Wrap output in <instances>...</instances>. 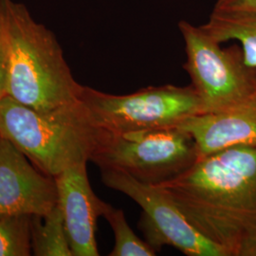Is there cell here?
I'll return each instance as SVG.
<instances>
[{"mask_svg":"<svg viewBox=\"0 0 256 256\" xmlns=\"http://www.w3.org/2000/svg\"><path fill=\"white\" fill-rule=\"evenodd\" d=\"M167 192L192 226L236 256L256 230V146L200 156L182 174L155 185Z\"/></svg>","mask_w":256,"mask_h":256,"instance_id":"cell-1","label":"cell"},{"mask_svg":"<svg viewBox=\"0 0 256 256\" xmlns=\"http://www.w3.org/2000/svg\"><path fill=\"white\" fill-rule=\"evenodd\" d=\"M0 10L9 34L7 95L43 113L79 101L84 86L74 79L54 32L24 4L0 0Z\"/></svg>","mask_w":256,"mask_h":256,"instance_id":"cell-2","label":"cell"},{"mask_svg":"<svg viewBox=\"0 0 256 256\" xmlns=\"http://www.w3.org/2000/svg\"><path fill=\"white\" fill-rule=\"evenodd\" d=\"M104 132L81 100L43 113L8 95L0 99V136L54 178L90 160Z\"/></svg>","mask_w":256,"mask_h":256,"instance_id":"cell-3","label":"cell"},{"mask_svg":"<svg viewBox=\"0 0 256 256\" xmlns=\"http://www.w3.org/2000/svg\"><path fill=\"white\" fill-rule=\"evenodd\" d=\"M198 158L194 138L180 128L113 134L106 131L92 160L100 169L126 172L158 185L182 174Z\"/></svg>","mask_w":256,"mask_h":256,"instance_id":"cell-4","label":"cell"},{"mask_svg":"<svg viewBox=\"0 0 256 256\" xmlns=\"http://www.w3.org/2000/svg\"><path fill=\"white\" fill-rule=\"evenodd\" d=\"M80 100L96 124L113 134L178 128L185 120L203 114L192 84L149 86L128 95H111L84 86Z\"/></svg>","mask_w":256,"mask_h":256,"instance_id":"cell-5","label":"cell"},{"mask_svg":"<svg viewBox=\"0 0 256 256\" xmlns=\"http://www.w3.org/2000/svg\"><path fill=\"white\" fill-rule=\"evenodd\" d=\"M187 61L183 66L202 102L204 113L236 108L256 94V70L244 63L242 50L222 48L202 27L180 21Z\"/></svg>","mask_w":256,"mask_h":256,"instance_id":"cell-6","label":"cell"},{"mask_svg":"<svg viewBox=\"0 0 256 256\" xmlns=\"http://www.w3.org/2000/svg\"><path fill=\"white\" fill-rule=\"evenodd\" d=\"M101 172L106 186L126 194L140 206L138 227L156 250L171 246L188 256H230L225 248L196 229L172 198L158 186L140 182L116 169L102 168Z\"/></svg>","mask_w":256,"mask_h":256,"instance_id":"cell-7","label":"cell"},{"mask_svg":"<svg viewBox=\"0 0 256 256\" xmlns=\"http://www.w3.org/2000/svg\"><path fill=\"white\" fill-rule=\"evenodd\" d=\"M28 160L0 136V218L45 216L58 205L54 178Z\"/></svg>","mask_w":256,"mask_h":256,"instance_id":"cell-8","label":"cell"},{"mask_svg":"<svg viewBox=\"0 0 256 256\" xmlns=\"http://www.w3.org/2000/svg\"><path fill=\"white\" fill-rule=\"evenodd\" d=\"M58 206L74 256H98L96 223L102 216L106 202L93 192L86 164L74 165L54 178Z\"/></svg>","mask_w":256,"mask_h":256,"instance_id":"cell-9","label":"cell"},{"mask_svg":"<svg viewBox=\"0 0 256 256\" xmlns=\"http://www.w3.org/2000/svg\"><path fill=\"white\" fill-rule=\"evenodd\" d=\"M178 128L194 138L198 158L232 147L256 146V94L236 108L192 116Z\"/></svg>","mask_w":256,"mask_h":256,"instance_id":"cell-10","label":"cell"},{"mask_svg":"<svg viewBox=\"0 0 256 256\" xmlns=\"http://www.w3.org/2000/svg\"><path fill=\"white\" fill-rule=\"evenodd\" d=\"M202 30L218 43L238 40L244 63L256 70V14L214 10Z\"/></svg>","mask_w":256,"mask_h":256,"instance_id":"cell-11","label":"cell"},{"mask_svg":"<svg viewBox=\"0 0 256 256\" xmlns=\"http://www.w3.org/2000/svg\"><path fill=\"white\" fill-rule=\"evenodd\" d=\"M30 242L34 256H74L58 205L45 216L30 218Z\"/></svg>","mask_w":256,"mask_h":256,"instance_id":"cell-12","label":"cell"},{"mask_svg":"<svg viewBox=\"0 0 256 256\" xmlns=\"http://www.w3.org/2000/svg\"><path fill=\"white\" fill-rule=\"evenodd\" d=\"M102 216L108 221L114 232L115 244L110 256H154L156 250L147 242L138 238L128 225L124 210L106 203Z\"/></svg>","mask_w":256,"mask_h":256,"instance_id":"cell-13","label":"cell"},{"mask_svg":"<svg viewBox=\"0 0 256 256\" xmlns=\"http://www.w3.org/2000/svg\"><path fill=\"white\" fill-rule=\"evenodd\" d=\"M30 218H0V256H32Z\"/></svg>","mask_w":256,"mask_h":256,"instance_id":"cell-14","label":"cell"},{"mask_svg":"<svg viewBox=\"0 0 256 256\" xmlns=\"http://www.w3.org/2000/svg\"><path fill=\"white\" fill-rule=\"evenodd\" d=\"M9 68V34L4 16L0 10V99L7 95Z\"/></svg>","mask_w":256,"mask_h":256,"instance_id":"cell-15","label":"cell"},{"mask_svg":"<svg viewBox=\"0 0 256 256\" xmlns=\"http://www.w3.org/2000/svg\"><path fill=\"white\" fill-rule=\"evenodd\" d=\"M214 10H239L256 14V0H218Z\"/></svg>","mask_w":256,"mask_h":256,"instance_id":"cell-16","label":"cell"},{"mask_svg":"<svg viewBox=\"0 0 256 256\" xmlns=\"http://www.w3.org/2000/svg\"><path fill=\"white\" fill-rule=\"evenodd\" d=\"M236 256H256V230L242 240L238 247Z\"/></svg>","mask_w":256,"mask_h":256,"instance_id":"cell-17","label":"cell"}]
</instances>
